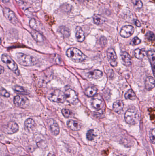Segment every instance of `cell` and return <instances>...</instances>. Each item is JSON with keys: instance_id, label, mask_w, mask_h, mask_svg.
<instances>
[{"instance_id": "obj_7", "label": "cell", "mask_w": 155, "mask_h": 156, "mask_svg": "<svg viewBox=\"0 0 155 156\" xmlns=\"http://www.w3.org/2000/svg\"><path fill=\"white\" fill-rule=\"evenodd\" d=\"M14 103L16 107L25 108L28 107L29 101L28 99L25 96H17L14 98Z\"/></svg>"}, {"instance_id": "obj_3", "label": "cell", "mask_w": 155, "mask_h": 156, "mask_svg": "<svg viewBox=\"0 0 155 156\" xmlns=\"http://www.w3.org/2000/svg\"><path fill=\"white\" fill-rule=\"evenodd\" d=\"M48 98L52 102L63 103L66 100L65 94L60 89H54L49 93Z\"/></svg>"}, {"instance_id": "obj_43", "label": "cell", "mask_w": 155, "mask_h": 156, "mask_svg": "<svg viewBox=\"0 0 155 156\" xmlns=\"http://www.w3.org/2000/svg\"></svg>"}, {"instance_id": "obj_10", "label": "cell", "mask_w": 155, "mask_h": 156, "mask_svg": "<svg viewBox=\"0 0 155 156\" xmlns=\"http://www.w3.org/2000/svg\"><path fill=\"white\" fill-rule=\"evenodd\" d=\"M107 56L111 65L114 67L118 65V58L114 50L113 49H108L107 51Z\"/></svg>"}, {"instance_id": "obj_36", "label": "cell", "mask_w": 155, "mask_h": 156, "mask_svg": "<svg viewBox=\"0 0 155 156\" xmlns=\"http://www.w3.org/2000/svg\"><path fill=\"white\" fill-rule=\"evenodd\" d=\"M1 96L6 98H8L10 96V94L5 89L2 88H1Z\"/></svg>"}, {"instance_id": "obj_8", "label": "cell", "mask_w": 155, "mask_h": 156, "mask_svg": "<svg viewBox=\"0 0 155 156\" xmlns=\"http://www.w3.org/2000/svg\"><path fill=\"white\" fill-rule=\"evenodd\" d=\"M3 12L4 15L6 19H7L9 21H10V22L13 24H15V25L18 24L19 23L18 20L17 19L15 13L12 11H11L10 9L8 8H4Z\"/></svg>"}, {"instance_id": "obj_13", "label": "cell", "mask_w": 155, "mask_h": 156, "mask_svg": "<svg viewBox=\"0 0 155 156\" xmlns=\"http://www.w3.org/2000/svg\"><path fill=\"white\" fill-rule=\"evenodd\" d=\"M92 106L96 110H101L104 107V101L100 96H96L93 99Z\"/></svg>"}, {"instance_id": "obj_38", "label": "cell", "mask_w": 155, "mask_h": 156, "mask_svg": "<svg viewBox=\"0 0 155 156\" xmlns=\"http://www.w3.org/2000/svg\"><path fill=\"white\" fill-rule=\"evenodd\" d=\"M152 66V70H153V74H154V76L155 77V62L154 63H152L151 64Z\"/></svg>"}, {"instance_id": "obj_25", "label": "cell", "mask_w": 155, "mask_h": 156, "mask_svg": "<svg viewBox=\"0 0 155 156\" xmlns=\"http://www.w3.org/2000/svg\"><path fill=\"white\" fill-rule=\"evenodd\" d=\"M31 36H33V38L37 42H42L44 40L43 36L41 35L40 32L37 31H33L31 32Z\"/></svg>"}, {"instance_id": "obj_20", "label": "cell", "mask_w": 155, "mask_h": 156, "mask_svg": "<svg viewBox=\"0 0 155 156\" xmlns=\"http://www.w3.org/2000/svg\"><path fill=\"white\" fill-rule=\"evenodd\" d=\"M97 89L93 86H90L87 88L85 91V94L88 97H93L97 94Z\"/></svg>"}, {"instance_id": "obj_21", "label": "cell", "mask_w": 155, "mask_h": 156, "mask_svg": "<svg viewBox=\"0 0 155 156\" xmlns=\"http://www.w3.org/2000/svg\"><path fill=\"white\" fill-rule=\"evenodd\" d=\"M135 56L137 58L139 59H143L145 56H147L148 52L144 49H137L135 50Z\"/></svg>"}, {"instance_id": "obj_40", "label": "cell", "mask_w": 155, "mask_h": 156, "mask_svg": "<svg viewBox=\"0 0 155 156\" xmlns=\"http://www.w3.org/2000/svg\"><path fill=\"white\" fill-rule=\"evenodd\" d=\"M1 1L4 3H7L9 1H10V0H1Z\"/></svg>"}, {"instance_id": "obj_5", "label": "cell", "mask_w": 155, "mask_h": 156, "mask_svg": "<svg viewBox=\"0 0 155 156\" xmlns=\"http://www.w3.org/2000/svg\"><path fill=\"white\" fill-rule=\"evenodd\" d=\"M1 59L3 62L7 65L10 70L17 75H19L20 71L18 69L17 65L10 56L6 54H3L1 56Z\"/></svg>"}, {"instance_id": "obj_32", "label": "cell", "mask_w": 155, "mask_h": 156, "mask_svg": "<svg viewBox=\"0 0 155 156\" xmlns=\"http://www.w3.org/2000/svg\"><path fill=\"white\" fill-rule=\"evenodd\" d=\"M14 91L19 93H26V92L25 89L23 88L18 85L14 87Z\"/></svg>"}, {"instance_id": "obj_12", "label": "cell", "mask_w": 155, "mask_h": 156, "mask_svg": "<svg viewBox=\"0 0 155 156\" xmlns=\"http://www.w3.org/2000/svg\"><path fill=\"white\" fill-rule=\"evenodd\" d=\"M48 124L51 132L55 136H57L60 133L59 126L54 119H50L48 121Z\"/></svg>"}, {"instance_id": "obj_34", "label": "cell", "mask_w": 155, "mask_h": 156, "mask_svg": "<svg viewBox=\"0 0 155 156\" xmlns=\"http://www.w3.org/2000/svg\"><path fill=\"white\" fill-rule=\"evenodd\" d=\"M16 1L17 2V4L22 8L23 9H26L27 6V4L26 3L25 0H16Z\"/></svg>"}, {"instance_id": "obj_4", "label": "cell", "mask_w": 155, "mask_h": 156, "mask_svg": "<svg viewBox=\"0 0 155 156\" xmlns=\"http://www.w3.org/2000/svg\"><path fill=\"white\" fill-rule=\"evenodd\" d=\"M125 119L126 122L130 125L137 124L139 120L137 111L134 109H128L125 113Z\"/></svg>"}, {"instance_id": "obj_1", "label": "cell", "mask_w": 155, "mask_h": 156, "mask_svg": "<svg viewBox=\"0 0 155 156\" xmlns=\"http://www.w3.org/2000/svg\"><path fill=\"white\" fill-rule=\"evenodd\" d=\"M16 58L17 62L23 66H33L37 64L36 58L23 53H17L16 54Z\"/></svg>"}, {"instance_id": "obj_16", "label": "cell", "mask_w": 155, "mask_h": 156, "mask_svg": "<svg viewBox=\"0 0 155 156\" xmlns=\"http://www.w3.org/2000/svg\"><path fill=\"white\" fill-rule=\"evenodd\" d=\"M155 87V80L152 77L147 78L145 81V88L148 91H151Z\"/></svg>"}, {"instance_id": "obj_39", "label": "cell", "mask_w": 155, "mask_h": 156, "mask_svg": "<svg viewBox=\"0 0 155 156\" xmlns=\"http://www.w3.org/2000/svg\"><path fill=\"white\" fill-rule=\"evenodd\" d=\"M4 71V68H3V67H2V66H1V74H2L3 73V72Z\"/></svg>"}, {"instance_id": "obj_28", "label": "cell", "mask_w": 155, "mask_h": 156, "mask_svg": "<svg viewBox=\"0 0 155 156\" xmlns=\"http://www.w3.org/2000/svg\"><path fill=\"white\" fill-rule=\"evenodd\" d=\"M95 136L93 130H89L88 131H87L86 133V138L89 141H92L94 139Z\"/></svg>"}, {"instance_id": "obj_27", "label": "cell", "mask_w": 155, "mask_h": 156, "mask_svg": "<svg viewBox=\"0 0 155 156\" xmlns=\"http://www.w3.org/2000/svg\"><path fill=\"white\" fill-rule=\"evenodd\" d=\"M29 25L30 26L31 28L35 30L36 31L39 30V27L37 23L36 20L34 19H31L30 22H29Z\"/></svg>"}, {"instance_id": "obj_2", "label": "cell", "mask_w": 155, "mask_h": 156, "mask_svg": "<svg viewBox=\"0 0 155 156\" xmlns=\"http://www.w3.org/2000/svg\"><path fill=\"white\" fill-rule=\"evenodd\" d=\"M67 55L70 59L75 62L84 61L86 57L80 50L75 47H71L67 51Z\"/></svg>"}, {"instance_id": "obj_30", "label": "cell", "mask_w": 155, "mask_h": 156, "mask_svg": "<svg viewBox=\"0 0 155 156\" xmlns=\"http://www.w3.org/2000/svg\"><path fill=\"white\" fill-rule=\"evenodd\" d=\"M132 2L137 8H141L143 6L142 2L140 0H133Z\"/></svg>"}, {"instance_id": "obj_15", "label": "cell", "mask_w": 155, "mask_h": 156, "mask_svg": "<svg viewBox=\"0 0 155 156\" xmlns=\"http://www.w3.org/2000/svg\"><path fill=\"white\" fill-rule=\"evenodd\" d=\"M67 125L71 129L74 131H78L81 129V126L80 123L72 120L67 122Z\"/></svg>"}, {"instance_id": "obj_37", "label": "cell", "mask_w": 155, "mask_h": 156, "mask_svg": "<svg viewBox=\"0 0 155 156\" xmlns=\"http://www.w3.org/2000/svg\"><path fill=\"white\" fill-rule=\"evenodd\" d=\"M134 23L135 24V25L137 27H141V24L139 22L138 20L134 19Z\"/></svg>"}, {"instance_id": "obj_9", "label": "cell", "mask_w": 155, "mask_h": 156, "mask_svg": "<svg viewBox=\"0 0 155 156\" xmlns=\"http://www.w3.org/2000/svg\"><path fill=\"white\" fill-rule=\"evenodd\" d=\"M19 130L18 125L15 122H11L3 127V131L5 133L13 134Z\"/></svg>"}, {"instance_id": "obj_19", "label": "cell", "mask_w": 155, "mask_h": 156, "mask_svg": "<svg viewBox=\"0 0 155 156\" xmlns=\"http://www.w3.org/2000/svg\"><path fill=\"white\" fill-rule=\"evenodd\" d=\"M123 62L126 66H129L131 65V58L129 54L126 52H123L121 54Z\"/></svg>"}, {"instance_id": "obj_35", "label": "cell", "mask_w": 155, "mask_h": 156, "mask_svg": "<svg viewBox=\"0 0 155 156\" xmlns=\"http://www.w3.org/2000/svg\"><path fill=\"white\" fill-rule=\"evenodd\" d=\"M141 43V39H140L138 37H135L131 41V44L133 46L137 45L140 44Z\"/></svg>"}, {"instance_id": "obj_33", "label": "cell", "mask_w": 155, "mask_h": 156, "mask_svg": "<svg viewBox=\"0 0 155 156\" xmlns=\"http://www.w3.org/2000/svg\"><path fill=\"white\" fill-rule=\"evenodd\" d=\"M63 116L66 118H68L71 115V112L70 110L67 109H63L61 111Z\"/></svg>"}, {"instance_id": "obj_24", "label": "cell", "mask_w": 155, "mask_h": 156, "mask_svg": "<svg viewBox=\"0 0 155 156\" xmlns=\"http://www.w3.org/2000/svg\"><path fill=\"white\" fill-rule=\"evenodd\" d=\"M58 31L65 38H68L70 36V32L69 29L64 26L60 27Z\"/></svg>"}, {"instance_id": "obj_29", "label": "cell", "mask_w": 155, "mask_h": 156, "mask_svg": "<svg viewBox=\"0 0 155 156\" xmlns=\"http://www.w3.org/2000/svg\"><path fill=\"white\" fill-rule=\"evenodd\" d=\"M145 37L149 41H154L155 39V35L152 32H148L145 35Z\"/></svg>"}, {"instance_id": "obj_14", "label": "cell", "mask_w": 155, "mask_h": 156, "mask_svg": "<svg viewBox=\"0 0 155 156\" xmlns=\"http://www.w3.org/2000/svg\"><path fill=\"white\" fill-rule=\"evenodd\" d=\"M75 38L79 42H82L85 40V37L84 32L80 27H77L75 29Z\"/></svg>"}, {"instance_id": "obj_18", "label": "cell", "mask_w": 155, "mask_h": 156, "mask_svg": "<svg viewBox=\"0 0 155 156\" xmlns=\"http://www.w3.org/2000/svg\"><path fill=\"white\" fill-rule=\"evenodd\" d=\"M103 76V73L100 70H95L88 73V77L90 79H98Z\"/></svg>"}, {"instance_id": "obj_6", "label": "cell", "mask_w": 155, "mask_h": 156, "mask_svg": "<svg viewBox=\"0 0 155 156\" xmlns=\"http://www.w3.org/2000/svg\"><path fill=\"white\" fill-rule=\"evenodd\" d=\"M65 98L68 103L72 104H76L78 103L79 100L76 92L71 89L68 88L65 91Z\"/></svg>"}, {"instance_id": "obj_17", "label": "cell", "mask_w": 155, "mask_h": 156, "mask_svg": "<svg viewBox=\"0 0 155 156\" xmlns=\"http://www.w3.org/2000/svg\"><path fill=\"white\" fill-rule=\"evenodd\" d=\"M124 106V103L122 100H117L113 104V110L116 113H120L122 111Z\"/></svg>"}, {"instance_id": "obj_23", "label": "cell", "mask_w": 155, "mask_h": 156, "mask_svg": "<svg viewBox=\"0 0 155 156\" xmlns=\"http://www.w3.org/2000/svg\"><path fill=\"white\" fill-rule=\"evenodd\" d=\"M36 126V123L33 119L28 118L25 122V126L29 131L33 130Z\"/></svg>"}, {"instance_id": "obj_11", "label": "cell", "mask_w": 155, "mask_h": 156, "mask_svg": "<svg viewBox=\"0 0 155 156\" xmlns=\"http://www.w3.org/2000/svg\"><path fill=\"white\" fill-rule=\"evenodd\" d=\"M134 32L133 27L131 25H127L123 27L120 31V35L122 38H128L131 37Z\"/></svg>"}, {"instance_id": "obj_22", "label": "cell", "mask_w": 155, "mask_h": 156, "mask_svg": "<svg viewBox=\"0 0 155 156\" xmlns=\"http://www.w3.org/2000/svg\"><path fill=\"white\" fill-rule=\"evenodd\" d=\"M94 23L97 25H101L106 21V19L99 14H95L93 17Z\"/></svg>"}, {"instance_id": "obj_42", "label": "cell", "mask_w": 155, "mask_h": 156, "mask_svg": "<svg viewBox=\"0 0 155 156\" xmlns=\"http://www.w3.org/2000/svg\"><path fill=\"white\" fill-rule=\"evenodd\" d=\"M154 1H155V0H154Z\"/></svg>"}, {"instance_id": "obj_26", "label": "cell", "mask_w": 155, "mask_h": 156, "mask_svg": "<svg viewBox=\"0 0 155 156\" xmlns=\"http://www.w3.org/2000/svg\"><path fill=\"white\" fill-rule=\"evenodd\" d=\"M125 97L126 99L127 100H135L136 99V96L135 93L132 89H130L128 90L126 93L125 94Z\"/></svg>"}, {"instance_id": "obj_41", "label": "cell", "mask_w": 155, "mask_h": 156, "mask_svg": "<svg viewBox=\"0 0 155 156\" xmlns=\"http://www.w3.org/2000/svg\"><path fill=\"white\" fill-rule=\"evenodd\" d=\"M31 2H36L37 1H39V0H30Z\"/></svg>"}, {"instance_id": "obj_31", "label": "cell", "mask_w": 155, "mask_h": 156, "mask_svg": "<svg viewBox=\"0 0 155 156\" xmlns=\"http://www.w3.org/2000/svg\"><path fill=\"white\" fill-rule=\"evenodd\" d=\"M150 139L151 142L155 144V129L151 130L150 133Z\"/></svg>"}]
</instances>
